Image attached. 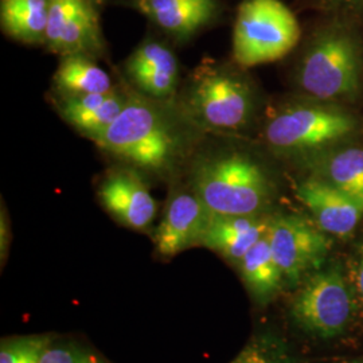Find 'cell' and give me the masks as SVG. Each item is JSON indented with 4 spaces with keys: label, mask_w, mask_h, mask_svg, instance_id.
Returning <instances> with one entry per match:
<instances>
[{
    "label": "cell",
    "mask_w": 363,
    "mask_h": 363,
    "mask_svg": "<svg viewBox=\"0 0 363 363\" xmlns=\"http://www.w3.org/2000/svg\"><path fill=\"white\" fill-rule=\"evenodd\" d=\"M54 85L62 97L103 94L113 91L112 79L89 54L74 52L62 57L54 74Z\"/></svg>",
    "instance_id": "cell-16"
},
{
    "label": "cell",
    "mask_w": 363,
    "mask_h": 363,
    "mask_svg": "<svg viewBox=\"0 0 363 363\" xmlns=\"http://www.w3.org/2000/svg\"><path fill=\"white\" fill-rule=\"evenodd\" d=\"M313 177L337 189L363 194V147H337L313 159Z\"/></svg>",
    "instance_id": "cell-19"
},
{
    "label": "cell",
    "mask_w": 363,
    "mask_h": 363,
    "mask_svg": "<svg viewBox=\"0 0 363 363\" xmlns=\"http://www.w3.org/2000/svg\"><path fill=\"white\" fill-rule=\"evenodd\" d=\"M50 0H1L0 21L4 33L25 43L46 39Z\"/></svg>",
    "instance_id": "cell-18"
},
{
    "label": "cell",
    "mask_w": 363,
    "mask_h": 363,
    "mask_svg": "<svg viewBox=\"0 0 363 363\" xmlns=\"http://www.w3.org/2000/svg\"><path fill=\"white\" fill-rule=\"evenodd\" d=\"M125 72L145 96L162 100L174 94L179 67L174 52L166 45L147 40L130 54Z\"/></svg>",
    "instance_id": "cell-12"
},
{
    "label": "cell",
    "mask_w": 363,
    "mask_h": 363,
    "mask_svg": "<svg viewBox=\"0 0 363 363\" xmlns=\"http://www.w3.org/2000/svg\"><path fill=\"white\" fill-rule=\"evenodd\" d=\"M359 124L358 117L342 105L308 99L276 111L264 136L277 154L318 156L347 142L358 132Z\"/></svg>",
    "instance_id": "cell-3"
},
{
    "label": "cell",
    "mask_w": 363,
    "mask_h": 363,
    "mask_svg": "<svg viewBox=\"0 0 363 363\" xmlns=\"http://www.w3.org/2000/svg\"><path fill=\"white\" fill-rule=\"evenodd\" d=\"M300 39L295 13L281 0H244L234 25L233 55L245 67L274 62Z\"/></svg>",
    "instance_id": "cell-5"
},
{
    "label": "cell",
    "mask_w": 363,
    "mask_h": 363,
    "mask_svg": "<svg viewBox=\"0 0 363 363\" xmlns=\"http://www.w3.org/2000/svg\"><path fill=\"white\" fill-rule=\"evenodd\" d=\"M237 265L252 296L259 303H268L281 289L284 276L273 256L268 234L250 247Z\"/></svg>",
    "instance_id": "cell-17"
},
{
    "label": "cell",
    "mask_w": 363,
    "mask_h": 363,
    "mask_svg": "<svg viewBox=\"0 0 363 363\" xmlns=\"http://www.w3.org/2000/svg\"><path fill=\"white\" fill-rule=\"evenodd\" d=\"M229 363H295L286 343L272 334L253 337Z\"/></svg>",
    "instance_id": "cell-20"
},
{
    "label": "cell",
    "mask_w": 363,
    "mask_h": 363,
    "mask_svg": "<svg viewBox=\"0 0 363 363\" xmlns=\"http://www.w3.org/2000/svg\"><path fill=\"white\" fill-rule=\"evenodd\" d=\"M296 82L312 100L333 104L355 100L363 85V54L358 39L343 28L320 33L300 58Z\"/></svg>",
    "instance_id": "cell-4"
},
{
    "label": "cell",
    "mask_w": 363,
    "mask_h": 363,
    "mask_svg": "<svg viewBox=\"0 0 363 363\" xmlns=\"http://www.w3.org/2000/svg\"><path fill=\"white\" fill-rule=\"evenodd\" d=\"M268 238L276 262L289 284H298L322 269L331 249L328 234L294 214L272 217Z\"/></svg>",
    "instance_id": "cell-8"
},
{
    "label": "cell",
    "mask_w": 363,
    "mask_h": 363,
    "mask_svg": "<svg viewBox=\"0 0 363 363\" xmlns=\"http://www.w3.org/2000/svg\"><path fill=\"white\" fill-rule=\"evenodd\" d=\"M211 213L194 191H179L169 201L155 233L157 253L174 257L189 247L201 245Z\"/></svg>",
    "instance_id": "cell-11"
},
{
    "label": "cell",
    "mask_w": 363,
    "mask_h": 363,
    "mask_svg": "<svg viewBox=\"0 0 363 363\" xmlns=\"http://www.w3.org/2000/svg\"><path fill=\"white\" fill-rule=\"evenodd\" d=\"M191 190L214 216H259L272 202L271 177L250 156L229 152L195 166Z\"/></svg>",
    "instance_id": "cell-2"
},
{
    "label": "cell",
    "mask_w": 363,
    "mask_h": 363,
    "mask_svg": "<svg viewBox=\"0 0 363 363\" xmlns=\"http://www.w3.org/2000/svg\"><path fill=\"white\" fill-rule=\"evenodd\" d=\"M179 135L167 113L133 97L116 121L93 142L138 169L160 174L169 171L181 154Z\"/></svg>",
    "instance_id": "cell-1"
},
{
    "label": "cell",
    "mask_w": 363,
    "mask_h": 363,
    "mask_svg": "<svg viewBox=\"0 0 363 363\" xmlns=\"http://www.w3.org/2000/svg\"><path fill=\"white\" fill-rule=\"evenodd\" d=\"M291 312L295 322L315 337L342 334L354 313V296L342 269L331 265L308 276L292 301Z\"/></svg>",
    "instance_id": "cell-7"
},
{
    "label": "cell",
    "mask_w": 363,
    "mask_h": 363,
    "mask_svg": "<svg viewBox=\"0 0 363 363\" xmlns=\"http://www.w3.org/2000/svg\"><path fill=\"white\" fill-rule=\"evenodd\" d=\"M127 103L128 99L115 91L62 97L60 113L81 135L94 140L116 121Z\"/></svg>",
    "instance_id": "cell-14"
},
{
    "label": "cell",
    "mask_w": 363,
    "mask_h": 363,
    "mask_svg": "<svg viewBox=\"0 0 363 363\" xmlns=\"http://www.w3.org/2000/svg\"><path fill=\"white\" fill-rule=\"evenodd\" d=\"M94 1H96V3H97V4H101V3H103V1H104V0H94Z\"/></svg>",
    "instance_id": "cell-25"
},
{
    "label": "cell",
    "mask_w": 363,
    "mask_h": 363,
    "mask_svg": "<svg viewBox=\"0 0 363 363\" xmlns=\"http://www.w3.org/2000/svg\"><path fill=\"white\" fill-rule=\"evenodd\" d=\"M296 195L311 211L315 223L330 235H349L362 220L363 194L340 190L311 177L298 183Z\"/></svg>",
    "instance_id": "cell-9"
},
{
    "label": "cell",
    "mask_w": 363,
    "mask_h": 363,
    "mask_svg": "<svg viewBox=\"0 0 363 363\" xmlns=\"http://www.w3.org/2000/svg\"><path fill=\"white\" fill-rule=\"evenodd\" d=\"M135 7L160 28L189 37L216 13V0H135Z\"/></svg>",
    "instance_id": "cell-15"
},
{
    "label": "cell",
    "mask_w": 363,
    "mask_h": 363,
    "mask_svg": "<svg viewBox=\"0 0 363 363\" xmlns=\"http://www.w3.org/2000/svg\"><path fill=\"white\" fill-rule=\"evenodd\" d=\"M10 220L7 210L4 208V203H1V213H0V259L1 265H4V261L9 256V247H10Z\"/></svg>",
    "instance_id": "cell-23"
},
{
    "label": "cell",
    "mask_w": 363,
    "mask_h": 363,
    "mask_svg": "<svg viewBox=\"0 0 363 363\" xmlns=\"http://www.w3.org/2000/svg\"><path fill=\"white\" fill-rule=\"evenodd\" d=\"M355 291L363 306V244L359 250V259H358L357 271H355Z\"/></svg>",
    "instance_id": "cell-24"
},
{
    "label": "cell",
    "mask_w": 363,
    "mask_h": 363,
    "mask_svg": "<svg viewBox=\"0 0 363 363\" xmlns=\"http://www.w3.org/2000/svg\"><path fill=\"white\" fill-rule=\"evenodd\" d=\"M38 363H109L96 352L76 343H50Z\"/></svg>",
    "instance_id": "cell-22"
},
{
    "label": "cell",
    "mask_w": 363,
    "mask_h": 363,
    "mask_svg": "<svg viewBox=\"0 0 363 363\" xmlns=\"http://www.w3.org/2000/svg\"><path fill=\"white\" fill-rule=\"evenodd\" d=\"M189 113L202 125L218 130L244 128L253 115V93L245 79L229 70L206 67L187 91Z\"/></svg>",
    "instance_id": "cell-6"
},
{
    "label": "cell",
    "mask_w": 363,
    "mask_h": 363,
    "mask_svg": "<svg viewBox=\"0 0 363 363\" xmlns=\"http://www.w3.org/2000/svg\"><path fill=\"white\" fill-rule=\"evenodd\" d=\"M99 199L118 223L133 230H147L155 218V199L133 169L108 174L99 187Z\"/></svg>",
    "instance_id": "cell-10"
},
{
    "label": "cell",
    "mask_w": 363,
    "mask_h": 363,
    "mask_svg": "<svg viewBox=\"0 0 363 363\" xmlns=\"http://www.w3.org/2000/svg\"><path fill=\"white\" fill-rule=\"evenodd\" d=\"M343 1H361V0H343Z\"/></svg>",
    "instance_id": "cell-27"
},
{
    "label": "cell",
    "mask_w": 363,
    "mask_h": 363,
    "mask_svg": "<svg viewBox=\"0 0 363 363\" xmlns=\"http://www.w3.org/2000/svg\"><path fill=\"white\" fill-rule=\"evenodd\" d=\"M50 343V337L43 335L3 340L0 347V363H38L42 352Z\"/></svg>",
    "instance_id": "cell-21"
},
{
    "label": "cell",
    "mask_w": 363,
    "mask_h": 363,
    "mask_svg": "<svg viewBox=\"0 0 363 363\" xmlns=\"http://www.w3.org/2000/svg\"><path fill=\"white\" fill-rule=\"evenodd\" d=\"M272 217L259 216H214L208 222L201 245L214 250L223 259L238 264L269 232Z\"/></svg>",
    "instance_id": "cell-13"
},
{
    "label": "cell",
    "mask_w": 363,
    "mask_h": 363,
    "mask_svg": "<svg viewBox=\"0 0 363 363\" xmlns=\"http://www.w3.org/2000/svg\"><path fill=\"white\" fill-rule=\"evenodd\" d=\"M346 363H363V361H351V362H346Z\"/></svg>",
    "instance_id": "cell-26"
}]
</instances>
